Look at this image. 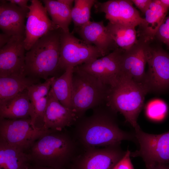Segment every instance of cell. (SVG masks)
<instances>
[{"instance_id":"obj_1","label":"cell","mask_w":169,"mask_h":169,"mask_svg":"<svg viewBox=\"0 0 169 169\" xmlns=\"http://www.w3.org/2000/svg\"><path fill=\"white\" fill-rule=\"evenodd\" d=\"M117 112L106 103L93 109L91 115L78 118L73 135L83 149L120 144L124 140H133V135L119 127Z\"/></svg>"},{"instance_id":"obj_2","label":"cell","mask_w":169,"mask_h":169,"mask_svg":"<svg viewBox=\"0 0 169 169\" xmlns=\"http://www.w3.org/2000/svg\"><path fill=\"white\" fill-rule=\"evenodd\" d=\"M62 131L44 135L31 146L29 155L35 165L63 168L80 153L83 149L73 134Z\"/></svg>"},{"instance_id":"obj_3","label":"cell","mask_w":169,"mask_h":169,"mask_svg":"<svg viewBox=\"0 0 169 169\" xmlns=\"http://www.w3.org/2000/svg\"><path fill=\"white\" fill-rule=\"evenodd\" d=\"M61 31L58 28L49 31L27 51L25 58L26 76L46 80L58 71Z\"/></svg>"},{"instance_id":"obj_4","label":"cell","mask_w":169,"mask_h":169,"mask_svg":"<svg viewBox=\"0 0 169 169\" xmlns=\"http://www.w3.org/2000/svg\"><path fill=\"white\" fill-rule=\"evenodd\" d=\"M148 92L141 83L126 76H120L116 83L110 86L106 104L124 116L135 129L140 127L137 120Z\"/></svg>"},{"instance_id":"obj_5","label":"cell","mask_w":169,"mask_h":169,"mask_svg":"<svg viewBox=\"0 0 169 169\" xmlns=\"http://www.w3.org/2000/svg\"><path fill=\"white\" fill-rule=\"evenodd\" d=\"M110 86L80 69L74 67L72 75L71 109L78 119L86 112L106 103Z\"/></svg>"},{"instance_id":"obj_6","label":"cell","mask_w":169,"mask_h":169,"mask_svg":"<svg viewBox=\"0 0 169 169\" xmlns=\"http://www.w3.org/2000/svg\"><path fill=\"white\" fill-rule=\"evenodd\" d=\"M103 56L95 46L79 39L72 33L61 31L58 71L64 72L69 67H74Z\"/></svg>"},{"instance_id":"obj_7","label":"cell","mask_w":169,"mask_h":169,"mask_svg":"<svg viewBox=\"0 0 169 169\" xmlns=\"http://www.w3.org/2000/svg\"><path fill=\"white\" fill-rule=\"evenodd\" d=\"M54 131L34 126L30 118L0 119V139L23 150L44 135Z\"/></svg>"},{"instance_id":"obj_8","label":"cell","mask_w":169,"mask_h":169,"mask_svg":"<svg viewBox=\"0 0 169 169\" xmlns=\"http://www.w3.org/2000/svg\"><path fill=\"white\" fill-rule=\"evenodd\" d=\"M135 131L139 148L131 152V156L141 157L146 165L169 164V131L158 135L145 132L140 128Z\"/></svg>"},{"instance_id":"obj_9","label":"cell","mask_w":169,"mask_h":169,"mask_svg":"<svg viewBox=\"0 0 169 169\" xmlns=\"http://www.w3.org/2000/svg\"><path fill=\"white\" fill-rule=\"evenodd\" d=\"M120 144L83 149L71 162V169H113L123 157Z\"/></svg>"},{"instance_id":"obj_10","label":"cell","mask_w":169,"mask_h":169,"mask_svg":"<svg viewBox=\"0 0 169 169\" xmlns=\"http://www.w3.org/2000/svg\"><path fill=\"white\" fill-rule=\"evenodd\" d=\"M147 63L142 84L148 93H160L169 89V54L160 47H150Z\"/></svg>"},{"instance_id":"obj_11","label":"cell","mask_w":169,"mask_h":169,"mask_svg":"<svg viewBox=\"0 0 169 169\" xmlns=\"http://www.w3.org/2000/svg\"><path fill=\"white\" fill-rule=\"evenodd\" d=\"M133 4L131 0H110L102 3L97 1L94 6L95 12L104 13L109 22L135 28L143 24L145 19Z\"/></svg>"},{"instance_id":"obj_12","label":"cell","mask_w":169,"mask_h":169,"mask_svg":"<svg viewBox=\"0 0 169 169\" xmlns=\"http://www.w3.org/2000/svg\"><path fill=\"white\" fill-rule=\"evenodd\" d=\"M150 48L148 42L140 38L129 49L123 50L120 59V76L142 84Z\"/></svg>"},{"instance_id":"obj_13","label":"cell","mask_w":169,"mask_h":169,"mask_svg":"<svg viewBox=\"0 0 169 169\" xmlns=\"http://www.w3.org/2000/svg\"><path fill=\"white\" fill-rule=\"evenodd\" d=\"M25 25L24 45L26 51L40 38L49 31L59 28L53 23L41 1L32 0Z\"/></svg>"},{"instance_id":"obj_14","label":"cell","mask_w":169,"mask_h":169,"mask_svg":"<svg viewBox=\"0 0 169 169\" xmlns=\"http://www.w3.org/2000/svg\"><path fill=\"white\" fill-rule=\"evenodd\" d=\"M24 38L13 36L0 49V77L26 75Z\"/></svg>"},{"instance_id":"obj_15","label":"cell","mask_w":169,"mask_h":169,"mask_svg":"<svg viewBox=\"0 0 169 169\" xmlns=\"http://www.w3.org/2000/svg\"><path fill=\"white\" fill-rule=\"evenodd\" d=\"M123 50L118 48L105 56L78 67L104 84L112 86L120 76V59Z\"/></svg>"},{"instance_id":"obj_16","label":"cell","mask_w":169,"mask_h":169,"mask_svg":"<svg viewBox=\"0 0 169 169\" xmlns=\"http://www.w3.org/2000/svg\"><path fill=\"white\" fill-rule=\"evenodd\" d=\"M42 129L45 130L61 131L74 125L78 119L71 109L65 107L49 90Z\"/></svg>"},{"instance_id":"obj_17","label":"cell","mask_w":169,"mask_h":169,"mask_svg":"<svg viewBox=\"0 0 169 169\" xmlns=\"http://www.w3.org/2000/svg\"><path fill=\"white\" fill-rule=\"evenodd\" d=\"M73 32L77 33L86 43L95 46L104 56L118 48L102 21H90Z\"/></svg>"},{"instance_id":"obj_18","label":"cell","mask_w":169,"mask_h":169,"mask_svg":"<svg viewBox=\"0 0 169 169\" xmlns=\"http://www.w3.org/2000/svg\"><path fill=\"white\" fill-rule=\"evenodd\" d=\"M28 12L7 0H0V28L12 36L25 37V19Z\"/></svg>"},{"instance_id":"obj_19","label":"cell","mask_w":169,"mask_h":169,"mask_svg":"<svg viewBox=\"0 0 169 169\" xmlns=\"http://www.w3.org/2000/svg\"><path fill=\"white\" fill-rule=\"evenodd\" d=\"M33 111L27 89L12 98L0 102V119L31 118Z\"/></svg>"},{"instance_id":"obj_20","label":"cell","mask_w":169,"mask_h":169,"mask_svg":"<svg viewBox=\"0 0 169 169\" xmlns=\"http://www.w3.org/2000/svg\"><path fill=\"white\" fill-rule=\"evenodd\" d=\"M169 9L160 0H152L145 13L144 23L139 26L141 28L140 38L147 42L152 40L166 17Z\"/></svg>"},{"instance_id":"obj_21","label":"cell","mask_w":169,"mask_h":169,"mask_svg":"<svg viewBox=\"0 0 169 169\" xmlns=\"http://www.w3.org/2000/svg\"><path fill=\"white\" fill-rule=\"evenodd\" d=\"M30 156L24 150L0 139V167L2 169H29Z\"/></svg>"},{"instance_id":"obj_22","label":"cell","mask_w":169,"mask_h":169,"mask_svg":"<svg viewBox=\"0 0 169 169\" xmlns=\"http://www.w3.org/2000/svg\"><path fill=\"white\" fill-rule=\"evenodd\" d=\"M44 6L54 24L65 33L69 32V26L73 0H44Z\"/></svg>"},{"instance_id":"obj_23","label":"cell","mask_w":169,"mask_h":169,"mask_svg":"<svg viewBox=\"0 0 169 169\" xmlns=\"http://www.w3.org/2000/svg\"><path fill=\"white\" fill-rule=\"evenodd\" d=\"M38 81V79L25 75L0 77V102L13 97Z\"/></svg>"},{"instance_id":"obj_24","label":"cell","mask_w":169,"mask_h":169,"mask_svg":"<svg viewBox=\"0 0 169 169\" xmlns=\"http://www.w3.org/2000/svg\"><path fill=\"white\" fill-rule=\"evenodd\" d=\"M74 67H68L59 77L54 79L50 91L62 105L71 109L72 75Z\"/></svg>"},{"instance_id":"obj_25","label":"cell","mask_w":169,"mask_h":169,"mask_svg":"<svg viewBox=\"0 0 169 169\" xmlns=\"http://www.w3.org/2000/svg\"><path fill=\"white\" fill-rule=\"evenodd\" d=\"M106 27L118 47L129 49L137 42L135 28L109 22Z\"/></svg>"},{"instance_id":"obj_26","label":"cell","mask_w":169,"mask_h":169,"mask_svg":"<svg viewBox=\"0 0 169 169\" xmlns=\"http://www.w3.org/2000/svg\"><path fill=\"white\" fill-rule=\"evenodd\" d=\"M95 0H74L71 13L74 25V31L85 24L90 20V11L97 1Z\"/></svg>"},{"instance_id":"obj_27","label":"cell","mask_w":169,"mask_h":169,"mask_svg":"<svg viewBox=\"0 0 169 169\" xmlns=\"http://www.w3.org/2000/svg\"><path fill=\"white\" fill-rule=\"evenodd\" d=\"M55 77L54 76L49 77L43 83L34 84L27 88L31 104L48 95L52 83Z\"/></svg>"},{"instance_id":"obj_28","label":"cell","mask_w":169,"mask_h":169,"mask_svg":"<svg viewBox=\"0 0 169 169\" xmlns=\"http://www.w3.org/2000/svg\"><path fill=\"white\" fill-rule=\"evenodd\" d=\"M166 103L161 100H156L150 103L146 109V113L150 119L161 120L165 117L167 112Z\"/></svg>"},{"instance_id":"obj_29","label":"cell","mask_w":169,"mask_h":169,"mask_svg":"<svg viewBox=\"0 0 169 169\" xmlns=\"http://www.w3.org/2000/svg\"><path fill=\"white\" fill-rule=\"evenodd\" d=\"M156 36L169 47V16L165 18L157 30Z\"/></svg>"},{"instance_id":"obj_30","label":"cell","mask_w":169,"mask_h":169,"mask_svg":"<svg viewBox=\"0 0 169 169\" xmlns=\"http://www.w3.org/2000/svg\"><path fill=\"white\" fill-rule=\"evenodd\" d=\"M131 153L127 150L124 156L116 164L113 169H134L130 159Z\"/></svg>"},{"instance_id":"obj_31","label":"cell","mask_w":169,"mask_h":169,"mask_svg":"<svg viewBox=\"0 0 169 169\" xmlns=\"http://www.w3.org/2000/svg\"><path fill=\"white\" fill-rule=\"evenodd\" d=\"M133 4L143 13L148 9L152 0H131Z\"/></svg>"},{"instance_id":"obj_32","label":"cell","mask_w":169,"mask_h":169,"mask_svg":"<svg viewBox=\"0 0 169 169\" xmlns=\"http://www.w3.org/2000/svg\"><path fill=\"white\" fill-rule=\"evenodd\" d=\"M9 2L14 4L24 10L28 12L29 6L28 5V0H7Z\"/></svg>"},{"instance_id":"obj_33","label":"cell","mask_w":169,"mask_h":169,"mask_svg":"<svg viewBox=\"0 0 169 169\" xmlns=\"http://www.w3.org/2000/svg\"><path fill=\"white\" fill-rule=\"evenodd\" d=\"M146 166V169H169V164L156 163Z\"/></svg>"},{"instance_id":"obj_34","label":"cell","mask_w":169,"mask_h":169,"mask_svg":"<svg viewBox=\"0 0 169 169\" xmlns=\"http://www.w3.org/2000/svg\"><path fill=\"white\" fill-rule=\"evenodd\" d=\"M13 36L3 33L0 34V49L6 44Z\"/></svg>"},{"instance_id":"obj_35","label":"cell","mask_w":169,"mask_h":169,"mask_svg":"<svg viewBox=\"0 0 169 169\" xmlns=\"http://www.w3.org/2000/svg\"><path fill=\"white\" fill-rule=\"evenodd\" d=\"M29 169H65L64 168H57L52 167H47V166H38L35 165V166L31 167V166L30 167Z\"/></svg>"},{"instance_id":"obj_36","label":"cell","mask_w":169,"mask_h":169,"mask_svg":"<svg viewBox=\"0 0 169 169\" xmlns=\"http://www.w3.org/2000/svg\"><path fill=\"white\" fill-rule=\"evenodd\" d=\"M160 1L164 6L169 8V0H160Z\"/></svg>"},{"instance_id":"obj_37","label":"cell","mask_w":169,"mask_h":169,"mask_svg":"<svg viewBox=\"0 0 169 169\" xmlns=\"http://www.w3.org/2000/svg\"></svg>"}]
</instances>
